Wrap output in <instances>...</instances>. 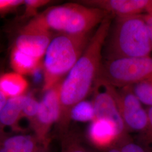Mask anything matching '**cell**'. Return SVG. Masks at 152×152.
I'll return each mask as SVG.
<instances>
[{"label":"cell","mask_w":152,"mask_h":152,"mask_svg":"<svg viewBox=\"0 0 152 152\" xmlns=\"http://www.w3.org/2000/svg\"><path fill=\"white\" fill-rule=\"evenodd\" d=\"M92 92L95 118L107 120L112 123L117 130L119 139L129 135L114 99L113 86L97 78Z\"/></svg>","instance_id":"cell-8"},{"label":"cell","mask_w":152,"mask_h":152,"mask_svg":"<svg viewBox=\"0 0 152 152\" xmlns=\"http://www.w3.org/2000/svg\"><path fill=\"white\" fill-rule=\"evenodd\" d=\"M29 86L24 76L16 72H8L0 75V91L8 99L26 94Z\"/></svg>","instance_id":"cell-14"},{"label":"cell","mask_w":152,"mask_h":152,"mask_svg":"<svg viewBox=\"0 0 152 152\" xmlns=\"http://www.w3.org/2000/svg\"><path fill=\"white\" fill-rule=\"evenodd\" d=\"M39 108V102L32 94H26L22 110V118L28 121L31 127L36 119Z\"/></svg>","instance_id":"cell-20"},{"label":"cell","mask_w":152,"mask_h":152,"mask_svg":"<svg viewBox=\"0 0 152 152\" xmlns=\"http://www.w3.org/2000/svg\"><path fill=\"white\" fill-rule=\"evenodd\" d=\"M112 18V15L106 17L98 26L83 54L61 82L60 117L56 125L58 137L70 129L72 109L92 92L103 64L104 46Z\"/></svg>","instance_id":"cell-1"},{"label":"cell","mask_w":152,"mask_h":152,"mask_svg":"<svg viewBox=\"0 0 152 152\" xmlns=\"http://www.w3.org/2000/svg\"><path fill=\"white\" fill-rule=\"evenodd\" d=\"M71 121L77 122H92L95 119V111L92 102L83 100L72 109Z\"/></svg>","instance_id":"cell-17"},{"label":"cell","mask_w":152,"mask_h":152,"mask_svg":"<svg viewBox=\"0 0 152 152\" xmlns=\"http://www.w3.org/2000/svg\"><path fill=\"white\" fill-rule=\"evenodd\" d=\"M132 91L141 103L152 107V81H142L130 86Z\"/></svg>","instance_id":"cell-19"},{"label":"cell","mask_w":152,"mask_h":152,"mask_svg":"<svg viewBox=\"0 0 152 152\" xmlns=\"http://www.w3.org/2000/svg\"><path fill=\"white\" fill-rule=\"evenodd\" d=\"M25 95L9 98L0 113V140L7 136L6 128H10L18 133H23L19 126V121L22 118V110Z\"/></svg>","instance_id":"cell-12"},{"label":"cell","mask_w":152,"mask_h":152,"mask_svg":"<svg viewBox=\"0 0 152 152\" xmlns=\"http://www.w3.org/2000/svg\"><path fill=\"white\" fill-rule=\"evenodd\" d=\"M61 152H94L85 144L81 134L76 129H69L59 137Z\"/></svg>","instance_id":"cell-16"},{"label":"cell","mask_w":152,"mask_h":152,"mask_svg":"<svg viewBox=\"0 0 152 152\" xmlns=\"http://www.w3.org/2000/svg\"><path fill=\"white\" fill-rule=\"evenodd\" d=\"M113 94L127 131L143 132L148 122L147 109L143 107L130 86L118 89L113 86Z\"/></svg>","instance_id":"cell-7"},{"label":"cell","mask_w":152,"mask_h":152,"mask_svg":"<svg viewBox=\"0 0 152 152\" xmlns=\"http://www.w3.org/2000/svg\"><path fill=\"white\" fill-rule=\"evenodd\" d=\"M115 145L121 152H152L151 147L133 139L129 134L119 139Z\"/></svg>","instance_id":"cell-18"},{"label":"cell","mask_w":152,"mask_h":152,"mask_svg":"<svg viewBox=\"0 0 152 152\" xmlns=\"http://www.w3.org/2000/svg\"><path fill=\"white\" fill-rule=\"evenodd\" d=\"M50 31L35 17L22 29L14 47L24 54L41 60L51 41Z\"/></svg>","instance_id":"cell-9"},{"label":"cell","mask_w":152,"mask_h":152,"mask_svg":"<svg viewBox=\"0 0 152 152\" xmlns=\"http://www.w3.org/2000/svg\"><path fill=\"white\" fill-rule=\"evenodd\" d=\"M88 42L87 34H59L52 38L44 55V92L63 80L83 54Z\"/></svg>","instance_id":"cell-3"},{"label":"cell","mask_w":152,"mask_h":152,"mask_svg":"<svg viewBox=\"0 0 152 152\" xmlns=\"http://www.w3.org/2000/svg\"><path fill=\"white\" fill-rule=\"evenodd\" d=\"M98 78L117 88L152 81V57L106 60L103 62Z\"/></svg>","instance_id":"cell-5"},{"label":"cell","mask_w":152,"mask_h":152,"mask_svg":"<svg viewBox=\"0 0 152 152\" xmlns=\"http://www.w3.org/2000/svg\"><path fill=\"white\" fill-rule=\"evenodd\" d=\"M101 152H121L120 150V149L118 148V147H117L115 144L114 145H112L111 147H109L108 148L104 150Z\"/></svg>","instance_id":"cell-26"},{"label":"cell","mask_w":152,"mask_h":152,"mask_svg":"<svg viewBox=\"0 0 152 152\" xmlns=\"http://www.w3.org/2000/svg\"><path fill=\"white\" fill-rule=\"evenodd\" d=\"M41 60L24 54L13 47L10 55V64L15 72L23 76L32 75L38 69Z\"/></svg>","instance_id":"cell-15"},{"label":"cell","mask_w":152,"mask_h":152,"mask_svg":"<svg viewBox=\"0 0 152 152\" xmlns=\"http://www.w3.org/2000/svg\"><path fill=\"white\" fill-rule=\"evenodd\" d=\"M40 145L34 134H9L0 140V152H37Z\"/></svg>","instance_id":"cell-13"},{"label":"cell","mask_w":152,"mask_h":152,"mask_svg":"<svg viewBox=\"0 0 152 152\" xmlns=\"http://www.w3.org/2000/svg\"><path fill=\"white\" fill-rule=\"evenodd\" d=\"M49 0H24L25 11L24 17H29L36 15L38 9L50 3Z\"/></svg>","instance_id":"cell-22"},{"label":"cell","mask_w":152,"mask_h":152,"mask_svg":"<svg viewBox=\"0 0 152 152\" xmlns=\"http://www.w3.org/2000/svg\"><path fill=\"white\" fill-rule=\"evenodd\" d=\"M37 152H50V145L49 146L40 145Z\"/></svg>","instance_id":"cell-27"},{"label":"cell","mask_w":152,"mask_h":152,"mask_svg":"<svg viewBox=\"0 0 152 152\" xmlns=\"http://www.w3.org/2000/svg\"><path fill=\"white\" fill-rule=\"evenodd\" d=\"M61 81L45 91L44 96L39 102L37 117L31 128L41 145H50V132L53 125H56L59 119V89Z\"/></svg>","instance_id":"cell-6"},{"label":"cell","mask_w":152,"mask_h":152,"mask_svg":"<svg viewBox=\"0 0 152 152\" xmlns=\"http://www.w3.org/2000/svg\"><path fill=\"white\" fill-rule=\"evenodd\" d=\"M23 5V0H0V14L14 11Z\"/></svg>","instance_id":"cell-23"},{"label":"cell","mask_w":152,"mask_h":152,"mask_svg":"<svg viewBox=\"0 0 152 152\" xmlns=\"http://www.w3.org/2000/svg\"><path fill=\"white\" fill-rule=\"evenodd\" d=\"M7 99L8 98H7L2 92L0 91V113L2 108H4Z\"/></svg>","instance_id":"cell-25"},{"label":"cell","mask_w":152,"mask_h":152,"mask_svg":"<svg viewBox=\"0 0 152 152\" xmlns=\"http://www.w3.org/2000/svg\"><path fill=\"white\" fill-rule=\"evenodd\" d=\"M146 13H151L152 14V0H149L148 5L146 10Z\"/></svg>","instance_id":"cell-28"},{"label":"cell","mask_w":152,"mask_h":152,"mask_svg":"<svg viewBox=\"0 0 152 152\" xmlns=\"http://www.w3.org/2000/svg\"><path fill=\"white\" fill-rule=\"evenodd\" d=\"M149 2V0H83L80 3L101 9L117 18L145 14Z\"/></svg>","instance_id":"cell-10"},{"label":"cell","mask_w":152,"mask_h":152,"mask_svg":"<svg viewBox=\"0 0 152 152\" xmlns=\"http://www.w3.org/2000/svg\"><path fill=\"white\" fill-rule=\"evenodd\" d=\"M148 122L146 130L141 134H139L135 139L137 141L151 147L152 149V107H147Z\"/></svg>","instance_id":"cell-21"},{"label":"cell","mask_w":152,"mask_h":152,"mask_svg":"<svg viewBox=\"0 0 152 152\" xmlns=\"http://www.w3.org/2000/svg\"><path fill=\"white\" fill-rule=\"evenodd\" d=\"M144 19L147 24L149 35L150 37L152 45V14L151 13L144 14Z\"/></svg>","instance_id":"cell-24"},{"label":"cell","mask_w":152,"mask_h":152,"mask_svg":"<svg viewBox=\"0 0 152 152\" xmlns=\"http://www.w3.org/2000/svg\"><path fill=\"white\" fill-rule=\"evenodd\" d=\"M86 138L93 147L102 152L115 145L119 139V135L112 123L95 118L88 127Z\"/></svg>","instance_id":"cell-11"},{"label":"cell","mask_w":152,"mask_h":152,"mask_svg":"<svg viewBox=\"0 0 152 152\" xmlns=\"http://www.w3.org/2000/svg\"><path fill=\"white\" fill-rule=\"evenodd\" d=\"M104 46L107 60L150 56L152 43L144 14L117 17Z\"/></svg>","instance_id":"cell-2"},{"label":"cell","mask_w":152,"mask_h":152,"mask_svg":"<svg viewBox=\"0 0 152 152\" xmlns=\"http://www.w3.org/2000/svg\"><path fill=\"white\" fill-rule=\"evenodd\" d=\"M110 15L98 8L68 3L49 8L37 16L45 27L69 35H86Z\"/></svg>","instance_id":"cell-4"}]
</instances>
